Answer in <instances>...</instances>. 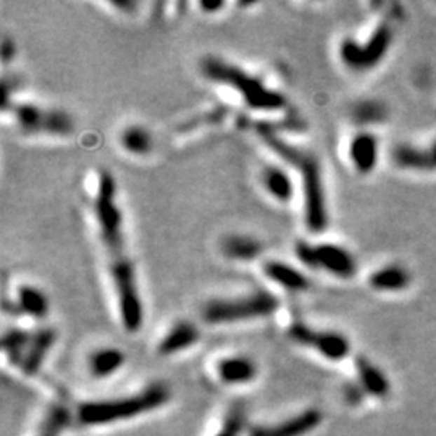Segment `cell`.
<instances>
[{
    "mask_svg": "<svg viewBox=\"0 0 436 436\" xmlns=\"http://www.w3.org/2000/svg\"><path fill=\"white\" fill-rule=\"evenodd\" d=\"M199 338L200 332L193 322L178 320L165 333V336L157 346V350L161 355H175L189 349L191 346L199 341Z\"/></svg>",
    "mask_w": 436,
    "mask_h": 436,
    "instance_id": "15",
    "label": "cell"
},
{
    "mask_svg": "<svg viewBox=\"0 0 436 436\" xmlns=\"http://www.w3.org/2000/svg\"><path fill=\"white\" fill-rule=\"evenodd\" d=\"M126 355L118 348H100L89 355V370L95 379H107L125 365Z\"/></svg>",
    "mask_w": 436,
    "mask_h": 436,
    "instance_id": "21",
    "label": "cell"
},
{
    "mask_svg": "<svg viewBox=\"0 0 436 436\" xmlns=\"http://www.w3.org/2000/svg\"><path fill=\"white\" fill-rule=\"evenodd\" d=\"M42 436H55V435H49V433H42Z\"/></svg>",
    "mask_w": 436,
    "mask_h": 436,
    "instance_id": "32",
    "label": "cell"
},
{
    "mask_svg": "<svg viewBox=\"0 0 436 436\" xmlns=\"http://www.w3.org/2000/svg\"><path fill=\"white\" fill-rule=\"evenodd\" d=\"M317 267L341 280H349L357 273V260L348 249L334 243L315 244Z\"/></svg>",
    "mask_w": 436,
    "mask_h": 436,
    "instance_id": "9",
    "label": "cell"
},
{
    "mask_svg": "<svg viewBox=\"0 0 436 436\" xmlns=\"http://www.w3.org/2000/svg\"><path fill=\"white\" fill-rule=\"evenodd\" d=\"M217 375L226 385H244L257 376V365L246 355H230L218 360Z\"/></svg>",
    "mask_w": 436,
    "mask_h": 436,
    "instance_id": "16",
    "label": "cell"
},
{
    "mask_svg": "<svg viewBox=\"0 0 436 436\" xmlns=\"http://www.w3.org/2000/svg\"><path fill=\"white\" fill-rule=\"evenodd\" d=\"M412 283V275L402 265H385L369 276V285L375 291L396 292L407 289Z\"/></svg>",
    "mask_w": 436,
    "mask_h": 436,
    "instance_id": "17",
    "label": "cell"
},
{
    "mask_svg": "<svg viewBox=\"0 0 436 436\" xmlns=\"http://www.w3.org/2000/svg\"><path fill=\"white\" fill-rule=\"evenodd\" d=\"M288 336L304 348H313L323 357L334 362L346 359L350 353V343L343 333L332 329H315L302 322L292 323L288 328Z\"/></svg>",
    "mask_w": 436,
    "mask_h": 436,
    "instance_id": "8",
    "label": "cell"
},
{
    "mask_svg": "<svg viewBox=\"0 0 436 436\" xmlns=\"http://www.w3.org/2000/svg\"><path fill=\"white\" fill-rule=\"evenodd\" d=\"M33 333L26 332L23 328H10L4 333L2 336V349L7 354L10 364L21 365L26 349L31 343Z\"/></svg>",
    "mask_w": 436,
    "mask_h": 436,
    "instance_id": "24",
    "label": "cell"
},
{
    "mask_svg": "<svg viewBox=\"0 0 436 436\" xmlns=\"http://www.w3.org/2000/svg\"><path fill=\"white\" fill-rule=\"evenodd\" d=\"M396 167L412 172H436V141L432 146L420 149L409 144H400L391 152Z\"/></svg>",
    "mask_w": 436,
    "mask_h": 436,
    "instance_id": "12",
    "label": "cell"
},
{
    "mask_svg": "<svg viewBox=\"0 0 436 436\" xmlns=\"http://www.w3.org/2000/svg\"><path fill=\"white\" fill-rule=\"evenodd\" d=\"M114 5L118 8H130V10L136 7V4H132V2H114Z\"/></svg>",
    "mask_w": 436,
    "mask_h": 436,
    "instance_id": "31",
    "label": "cell"
},
{
    "mask_svg": "<svg viewBox=\"0 0 436 436\" xmlns=\"http://www.w3.org/2000/svg\"><path fill=\"white\" fill-rule=\"evenodd\" d=\"M262 270L272 283L289 292H304L311 288L309 278L291 264L281 262V260H267Z\"/></svg>",
    "mask_w": 436,
    "mask_h": 436,
    "instance_id": "14",
    "label": "cell"
},
{
    "mask_svg": "<svg viewBox=\"0 0 436 436\" xmlns=\"http://www.w3.org/2000/svg\"><path fill=\"white\" fill-rule=\"evenodd\" d=\"M222 251L225 257L236 262H252L264 251L262 243L249 235H230L223 239Z\"/></svg>",
    "mask_w": 436,
    "mask_h": 436,
    "instance_id": "19",
    "label": "cell"
},
{
    "mask_svg": "<svg viewBox=\"0 0 436 436\" xmlns=\"http://www.w3.org/2000/svg\"><path fill=\"white\" fill-rule=\"evenodd\" d=\"M385 107L379 102H360L353 111L354 120L360 125L379 123V121L385 120Z\"/></svg>",
    "mask_w": 436,
    "mask_h": 436,
    "instance_id": "25",
    "label": "cell"
},
{
    "mask_svg": "<svg viewBox=\"0 0 436 436\" xmlns=\"http://www.w3.org/2000/svg\"><path fill=\"white\" fill-rule=\"evenodd\" d=\"M55 341H57V332L54 328L42 327L37 329V332H34L20 369L29 376L36 375L37 372L41 370L47 355H49L50 349L54 348Z\"/></svg>",
    "mask_w": 436,
    "mask_h": 436,
    "instance_id": "13",
    "label": "cell"
},
{
    "mask_svg": "<svg viewBox=\"0 0 436 436\" xmlns=\"http://www.w3.org/2000/svg\"><path fill=\"white\" fill-rule=\"evenodd\" d=\"M280 302L268 291H254L231 299L209 301L202 309V318L210 325H226L273 315Z\"/></svg>",
    "mask_w": 436,
    "mask_h": 436,
    "instance_id": "5",
    "label": "cell"
},
{
    "mask_svg": "<svg viewBox=\"0 0 436 436\" xmlns=\"http://www.w3.org/2000/svg\"><path fill=\"white\" fill-rule=\"evenodd\" d=\"M15 123L25 135L34 136H70L74 131V121L68 111L62 109L41 107L36 104H13L12 109Z\"/></svg>",
    "mask_w": 436,
    "mask_h": 436,
    "instance_id": "6",
    "label": "cell"
},
{
    "mask_svg": "<svg viewBox=\"0 0 436 436\" xmlns=\"http://www.w3.org/2000/svg\"><path fill=\"white\" fill-rule=\"evenodd\" d=\"M170 400V390L165 385H152L137 395L121 400L84 402L78 409V418L83 425H107L135 418L154 409L162 407Z\"/></svg>",
    "mask_w": 436,
    "mask_h": 436,
    "instance_id": "4",
    "label": "cell"
},
{
    "mask_svg": "<svg viewBox=\"0 0 436 436\" xmlns=\"http://www.w3.org/2000/svg\"><path fill=\"white\" fill-rule=\"evenodd\" d=\"M259 135L262 136L270 149L294 167L301 175L302 194H304V218L306 225L312 233H322L328 226V207L325 186H323L322 165L312 152L296 147L276 135L272 126L260 123L257 126Z\"/></svg>",
    "mask_w": 436,
    "mask_h": 436,
    "instance_id": "2",
    "label": "cell"
},
{
    "mask_svg": "<svg viewBox=\"0 0 436 436\" xmlns=\"http://www.w3.org/2000/svg\"><path fill=\"white\" fill-rule=\"evenodd\" d=\"M294 254H296L297 260H299L302 265H306L307 268L318 270V267H317L315 244H312L309 241H304V239H301V241H297L294 244Z\"/></svg>",
    "mask_w": 436,
    "mask_h": 436,
    "instance_id": "26",
    "label": "cell"
},
{
    "mask_svg": "<svg viewBox=\"0 0 436 436\" xmlns=\"http://www.w3.org/2000/svg\"><path fill=\"white\" fill-rule=\"evenodd\" d=\"M118 188L109 170H100L94 199V214L99 236L109 255L110 278L118 302L121 325L128 333L139 332L144 323V304L137 288L135 265L126 252L123 214L118 205Z\"/></svg>",
    "mask_w": 436,
    "mask_h": 436,
    "instance_id": "1",
    "label": "cell"
},
{
    "mask_svg": "<svg viewBox=\"0 0 436 436\" xmlns=\"http://www.w3.org/2000/svg\"><path fill=\"white\" fill-rule=\"evenodd\" d=\"M380 141L374 132L360 131L350 139L349 161L360 175H370L379 165Z\"/></svg>",
    "mask_w": 436,
    "mask_h": 436,
    "instance_id": "10",
    "label": "cell"
},
{
    "mask_svg": "<svg viewBox=\"0 0 436 436\" xmlns=\"http://www.w3.org/2000/svg\"><path fill=\"white\" fill-rule=\"evenodd\" d=\"M344 393H346V400H348V402L359 404L360 401H362L365 391L360 385H348L344 388Z\"/></svg>",
    "mask_w": 436,
    "mask_h": 436,
    "instance_id": "27",
    "label": "cell"
},
{
    "mask_svg": "<svg viewBox=\"0 0 436 436\" xmlns=\"http://www.w3.org/2000/svg\"><path fill=\"white\" fill-rule=\"evenodd\" d=\"M120 144L128 154L132 156H147L154 147L152 135L147 128L139 125H131L123 130L120 135Z\"/></svg>",
    "mask_w": 436,
    "mask_h": 436,
    "instance_id": "23",
    "label": "cell"
},
{
    "mask_svg": "<svg viewBox=\"0 0 436 436\" xmlns=\"http://www.w3.org/2000/svg\"><path fill=\"white\" fill-rule=\"evenodd\" d=\"M395 39V29L390 23H381L369 37V41L360 44L354 39H344L339 44V58L349 70L367 71L375 68L385 58Z\"/></svg>",
    "mask_w": 436,
    "mask_h": 436,
    "instance_id": "7",
    "label": "cell"
},
{
    "mask_svg": "<svg viewBox=\"0 0 436 436\" xmlns=\"http://www.w3.org/2000/svg\"><path fill=\"white\" fill-rule=\"evenodd\" d=\"M199 7L207 13H214L217 12V10H222L223 7H225V4L223 2H200Z\"/></svg>",
    "mask_w": 436,
    "mask_h": 436,
    "instance_id": "30",
    "label": "cell"
},
{
    "mask_svg": "<svg viewBox=\"0 0 436 436\" xmlns=\"http://www.w3.org/2000/svg\"><path fill=\"white\" fill-rule=\"evenodd\" d=\"M262 184L267 193L281 204H288L294 198V183L289 173L278 165H267L260 175Z\"/></svg>",
    "mask_w": 436,
    "mask_h": 436,
    "instance_id": "18",
    "label": "cell"
},
{
    "mask_svg": "<svg viewBox=\"0 0 436 436\" xmlns=\"http://www.w3.org/2000/svg\"><path fill=\"white\" fill-rule=\"evenodd\" d=\"M0 52H2V62L8 63L15 57L17 46H15V42L10 39V37H4L2 46H0Z\"/></svg>",
    "mask_w": 436,
    "mask_h": 436,
    "instance_id": "28",
    "label": "cell"
},
{
    "mask_svg": "<svg viewBox=\"0 0 436 436\" xmlns=\"http://www.w3.org/2000/svg\"><path fill=\"white\" fill-rule=\"evenodd\" d=\"M239 428H241V423H239L238 417H231L228 420L225 430L222 433H218L217 436H239Z\"/></svg>",
    "mask_w": 436,
    "mask_h": 436,
    "instance_id": "29",
    "label": "cell"
},
{
    "mask_svg": "<svg viewBox=\"0 0 436 436\" xmlns=\"http://www.w3.org/2000/svg\"><path fill=\"white\" fill-rule=\"evenodd\" d=\"M355 369L359 374L360 386L364 388L365 393H369L372 396L376 397H385L390 393V381L386 380V376L383 375V372L372 364L367 357H357L355 359Z\"/></svg>",
    "mask_w": 436,
    "mask_h": 436,
    "instance_id": "22",
    "label": "cell"
},
{
    "mask_svg": "<svg viewBox=\"0 0 436 436\" xmlns=\"http://www.w3.org/2000/svg\"><path fill=\"white\" fill-rule=\"evenodd\" d=\"M17 307L20 313H26V315L39 318V320L49 315L50 309L46 292L33 285L20 286L17 291Z\"/></svg>",
    "mask_w": 436,
    "mask_h": 436,
    "instance_id": "20",
    "label": "cell"
},
{
    "mask_svg": "<svg viewBox=\"0 0 436 436\" xmlns=\"http://www.w3.org/2000/svg\"><path fill=\"white\" fill-rule=\"evenodd\" d=\"M200 71L209 81L235 89L244 104L255 111H278L288 104L283 94L267 86L262 79L222 58H204L200 63Z\"/></svg>",
    "mask_w": 436,
    "mask_h": 436,
    "instance_id": "3",
    "label": "cell"
},
{
    "mask_svg": "<svg viewBox=\"0 0 436 436\" xmlns=\"http://www.w3.org/2000/svg\"><path fill=\"white\" fill-rule=\"evenodd\" d=\"M322 422V414L317 409L289 417L273 427H255L249 430V436H304L315 430Z\"/></svg>",
    "mask_w": 436,
    "mask_h": 436,
    "instance_id": "11",
    "label": "cell"
}]
</instances>
